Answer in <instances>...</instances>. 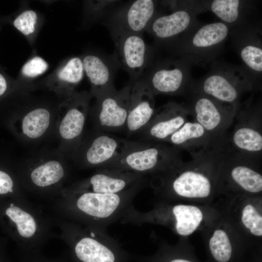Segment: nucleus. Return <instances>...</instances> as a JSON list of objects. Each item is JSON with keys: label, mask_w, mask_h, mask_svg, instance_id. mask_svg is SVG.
<instances>
[{"label": "nucleus", "mask_w": 262, "mask_h": 262, "mask_svg": "<svg viewBox=\"0 0 262 262\" xmlns=\"http://www.w3.org/2000/svg\"><path fill=\"white\" fill-rule=\"evenodd\" d=\"M203 77L192 80L189 93L202 94L238 110L245 93L259 90L253 78L243 66L216 60Z\"/></svg>", "instance_id": "f257e3e1"}, {"label": "nucleus", "mask_w": 262, "mask_h": 262, "mask_svg": "<svg viewBox=\"0 0 262 262\" xmlns=\"http://www.w3.org/2000/svg\"><path fill=\"white\" fill-rule=\"evenodd\" d=\"M229 31V28L221 21H199L166 49L191 66H210L221 54Z\"/></svg>", "instance_id": "f03ea898"}, {"label": "nucleus", "mask_w": 262, "mask_h": 262, "mask_svg": "<svg viewBox=\"0 0 262 262\" xmlns=\"http://www.w3.org/2000/svg\"><path fill=\"white\" fill-rule=\"evenodd\" d=\"M180 151L165 142L129 140L122 154L101 168L144 175L162 173L182 161Z\"/></svg>", "instance_id": "7ed1b4c3"}, {"label": "nucleus", "mask_w": 262, "mask_h": 262, "mask_svg": "<svg viewBox=\"0 0 262 262\" xmlns=\"http://www.w3.org/2000/svg\"><path fill=\"white\" fill-rule=\"evenodd\" d=\"M162 5L171 12L158 11L145 31L153 37L157 46L165 48L197 24L200 21L197 15L205 12L202 0H165Z\"/></svg>", "instance_id": "20e7f679"}, {"label": "nucleus", "mask_w": 262, "mask_h": 262, "mask_svg": "<svg viewBox=\"0 0 262 262\" xmlns=\"http://www.w3.org/2000/svg\"><path fill=\"white\" fill-rule=\"evenodd\" d=\"M191 70V66L179 58L157 60L137 81L154 96L187 95L193 80Z\"/></svg>", "instance_id": "39448f33"}, {"label": "nucleus", "mask_w": 262, "mask_h": 262, "mask_svg": "<svg viewBox=\"0 0 262 262\" xmlns=\"http://www.w3.org/2000/svg\"><path fill=\"white\" fill-rule=\"evenodd\" d=\"M186 105L194 121L199 124L214 139L226 142L227 131L239 110L205 95L189 93Z\"/></svg>", "instance_id": "423d86ee"}, {"label": "nucleus", "mask_w": 262, "mask_h": 262, "mask_svg": "<svg viewBox=\"0 0 262 262\" xmlns=\"http://www.w3.org/2000/svg\"><path fill=\"white\" fill-rule=\"evenodd\" d=\"M145 183L118 194L83 191L77 199V208L87 216L102 223L104 227L118 218L122 219L132 206L133 197L142 189Z\"/></svg>", "instance_id": "0eeeda50"}, {"label": "nucleus", "mask_w": 262, "mask_h": 262, "mask_svg": "<svg viewBox=\"0 0 262 262\" xmlns=\"http://www.w3.org/2000/svg\"><path fill=\"white\" fill-rule=\"evenodd\" d=\"M262 102H248L238 111V121L228 143L235 151L259 159L262 153Z\"/></svg>", "instance_id": "6e6552de"}, {"label": "nucleus", "mask_w": 262, "mask_h": 262, "mask_svg": "<svg viewBox=\"0 0 262 262\" xmlns=\"http://www.w3.org/2000/svg\"><path fill=\"white\" fill-rule=\"evenodd\" d=\"M113 54L119 67L129 75L131 82L139 80L155 60L156 49L148 45L143 34H124L112 36Z\"/></svg>", "instance_id": "1a4fd4ad"}, {"label": "nucleus", "mask_w": 262, "mask_h": 262, "mask_svg": "<svg viewBox=\"0 0 262 262\" xmlns=\"http://www.w3.org/2000/svg\"><path fill=\"white\" fill-rule=\"evenodd\" d=\"M158 2L136 0L115 7L103 18L112 36L124 34H143L158 12Z\"/></svg>", "instance_id": "9d476101"}, {"label": "nucleus", "mask_w": 262, "mask_h": 262, "mask_svg": "<svg viewBox=\"0 0 262 262\" xmlns=\"http://www.w3.org/2000/svg\"><path fill=\"white\" fill-rule=\"evenodd\" d=\"M229 36L233 48L260 90L262 74V30L261 21L250 22L230 29Z\"/></svg>", "instance_id": "9b49d317"}, {"label": "nucleus", "mask_w": 262, "mask_h": 262, "mask_svg": "<svg viewBox=\"0 0 262 262\" xmlns=\"http://www.w3.org/2000/svg\"><path fill=\"white\" fill-rule=\"evenodd\" d=\"M131 83L96 98L93 115L97 131L125 130L128 115Z\"/></svg>", "instance_id": "f8f14e48"}, {"label": "nucleus", "mask_w": 262, "mask_h": 262, "mask_svg": "<svg viewBox=\"0 0 262 262\" xmlns=\"http://www.w3.org/2000/svg\"><path fill=\"white\" fill-rule=\"evenodd\" d=\"M189 115L186 105L169 101L156 108L148 124L136 134L138 140L165 142L188 121Z\"/></svg>", "instance_id": "ddd939ff"}, {"label": "nucleus", "mask_w": 262, "mask_h": 262, "mask_svg": "<svg viewBox=\"0 0 262 262\" xmlns=\"http://www.w3.org/2000/svg\"><path fill=\"white\" fill-rule=\"evenodd\" d=\"M129 142L108 132L97 131L85 144L80 145L75 153L83 164L99 168L119 157Z\"/></svg>", "instance_id": "4468645a"}, {"label": "nucleus", "mask_w": 262, "mask_h": 262, "mask_svg": "<svg viewBox=\"0 0 262 262\" xmlns=\"http://www.w3.org/2000/svg\"><path fill=\"white\" fill-rule=\"evenodd\" d=\"M89 99V96L85 94H71L66 102L65 113L60 119L59 134L75 153L81 144Z\"/></svg>", "instance_id": "2eb2a0df"}, {"label": "nucleus", "mask_w": 262, "mask_h": 262, "mask_svg": "<svg viewBox=\"0 0 262 262\" xmlns=\"http://www.w3.org/2000/svg\"><path fill=\"white\" fill-rule=\"evenodd\" d=\"M260 160L232 150L229 146L224 154L222 164L228 170L232 182L250 193L262 191V176L254 168Z\"/></svg>", "instance_id": "dca6fc26"}, {"label": "nucleus", "mask_w": 262, "mask_h": 262, "mask_svg": "<svg viewBox=\"0 0 262 262\" xmlns=\"http://www.w3.org/2000/svg\"><path fill=\"white\" fill-rule=\"evenodd\" d=\"M82 59L84 72L91 85V93L96 98L116 90L114 80L119 66L114 55L89 53Z\"/></svg>", "instance_id": "f3484780"}, {"label": "nucleus", "mask_w": 262, "mask_h": 262, "mask_svg": "<svg viewBox=\"0 0 262 262\" xmlns=\"http://www.w3.org/2000/svg\"><path fill=\"white\" fill-rule=\"evenodd\" d=\"M145 175L132 172L99 168L85 182V192L118 194L146 182Z\"/></svg>", "instance_id": "a211bd4d"}, {"label": "nucleus", "mask_w": 262, "mask_h": 262, "mask_svg": "<svg viewBox=\"0 0 262 262\" xmlns=\"http://www.w3.org/2000/svg\"><path fill=\"white\" fill-rule=\"evenodd\" d=\"M130 82L131 92L125 129L129 135L136 134L143 129L150 122L156 110L154 96L139 82Z\"/></svg>", "instance_id": "6ab92c4d"}, {"label": "nucleus", "mask_w": 262, "mask_h": 262, "mask_svg": "<svg viewBox=\"0 0 262 262\" xmlns=\"http://www.w3.org/2000/svg\"><path fill=\"white\" fill-rule=\"evenodd\" d=\"M257 1L246 0H204L205 12L210 11L229 29L245 25L256 19Z\"/></svg>", "instance_id": "aec40b11"}, {"label": "nucleus", "mask_w": 262, "mask_h": 262, "mask_svg": "<svg viewBox=\"0 0 262 262\" xmlns=\"http://www.w3.org/2000/svg\"><path fill=\"white\" fill-rule=\"evenodd\" d=\"M214 139L204 129L195 121L185 122L165 142L191 155L227 144Z\"/></svg>", "instance_id": "412c9836"}, {"label": "nucleus", "mask_w": 262, "mask_h": 262, "mask_svg": "<svg viewBox=\"0 0 262 262\" xmlns=\"http://www.w3.org/2000/svg\"><path fill=\"white\" fill-rule=\"evenodd\" d=\"M84 237L77 243L75 252L82 262H115V255L105 242L109 239L104 234L101 238Z\"/></svg>", "instance_id": "4be33fe9"}, {"label": "nucleus", "mask_w": 262, "mask_h": 262, "mask_svg": "<svg viewBox=\"0 0 262 262\" xmlns=\"http://www.w3.org/2000/svg\"><path fill=\"white\" fill-rule=\"evenodd\" d=\"M175 219V229L180 235L193 233L203 219V214L198 207L188 205H177L172 209Z\"/></svg>", "instance_id": "5701e85b"}, {"label": "nucleus", "mask_w": 262, "mask_h": 262, "mask_svg": "<svg viewBox=\"0 0 262 262\" xmlns=\"http://www.w3.org/2000/svg\"><path fill=\"white\" fill-rule=\"evenodd\" d=\"M50 114L44 108H35L23 117L21 122L22 133L26 137L36 139L42 136L49 128Z\"/></svg>", "instance_id": "b1692460"}, {"label": "nucleus", "mask_w": 262, "mask_h": 262, "mask_svg": "<svg viewBox=\"0 0 262 262\" xmlns=\"http://www.w3.org/2000/svg\"><path fill=\"white\" fill-rule=\"evenodd\" d=\"M65 171L62 164L56 160H49L36 167L32 171L33 182L39 187L54 184L64 177Z\"/></svg>", "instance_id": "393cba45"}, {"label": "nucleus", "mask_w": 262, "mask_h": 262, "mask_svg": "<svg viewBox=\"0 0 262 262\" xmlns=\"http://www.w3.org/2000/svg\"><path fill=\"white\" fill-rule=\"evenodd\" d=\"M5 208L4 215L15 224L19 234L24 238L32 237L36 230L33 217L19 207L11 203Z\"/></svg>", "instance_id": "a878e982"}, {"label": "nucleus", "mask_w": 262, "mask_h": 262, "mask_svg": "<svg viewBox=\"0 0 262 262\" xmlns=\"http://www.w3.org/2000/svg\"><path fill=\"white\" fill-rule=\"evenodd\" d=\"M84 68L82 59L78 57L70 59L58 73L59 79L64 83L72 94L73 87L82 80Z\"/></svg>", "instance_id": "bb28decb"}, {"label": "nucleus", "mask_w": 262, "mask_h": 262, "mask_svg": "<svg viewBox=\"0 0 262 262\" xmlns=\"http://www.w3.org/2000/svg\"><path fill=\"white\" fill-rule=\"evenodd\" d=\"M209 247L214 259L218 262H227L230 258L232 246L227 233L215 230L209 241Z\"/></svg>", "instance_id": "cd10ccee"}, {"label": "nucleus", "mask_w": 262, "mask_h": 262, "mask_svg": "<svg viewBox=\"0 0 262 262\" xmlns=\"http://www.w3.org/2000/svg\"><path fill=\"white\" fill-rule=\"evenodd\" d=\"M242 222L244 226L255 236L262 235V217L251 204H247L242 210Z\"/></svg>", "instance_id": "c85d7f7f"}, {"label": "nucleus", "mask_w": 262, "mask_h": 262, "mask_svg": "<svg viewBox=\"0 0 262 262\" xmlns=\"http://www.w3.org/2000/svg\"><path fill=\"white\" fill-rule=\"evenodd\" d=\"M37 16L35 12L28 10L23 12L14 21V26L25 35L34 32Z\"/></svg>", "instance_id": "c756f323"}, {"label": "nucleus", "mask_w": 262, "mask_h": 262, "mask_svg": "<svg viewBox=\"0 0 262 262\" xmlns=\"http://www.w3.org/2000/svg\"><path fill=\"white\" fill-rule=\"evenodd\" d=\"M48 64L42 58L35 56L23 66L22 74L26 77L34 78L44 73L48 68Z\"/></svg>", "instance_id": "7c9ffc66"}, {"label": "nucleus", "mask_w": 262, "mask_h": 262, "mask_svg": "<svg viewBox=\"0 0 262 262\" xmlns=\"http://www.w3.org/2000/svg\"><path fill=\"white\" fill-rule=\"evenodd\" d=\"M14 182L6 172L0 170V195H5L13 191Z\"/></svg>", "instance_id": "2f4dec72"}, {"label": "nucleus", "mask_w": 262, "mask_h": 262, "mask_svg": "<svg viewBox=\"0 0 262 262\" xmlns=\"http://www.w3.org/2000/svg\"><path fill=\"white\" fill-rule=\"evenodd\" d=\"M7 88V83L5 79L0 74V96L2 95Z\"/></svg>", "instance_id": "473e14b6"}, {"label": "nucleus", "mask_w": 262, "mask_h": 262, "mask_svg": "<svg viewBox=\"0 0 262 262\" xmlns=\"http://www.w3.org/2000/svg\"><path fill=\"white\" fill-rule=\"evenodd\" d=\"M170 262H191L189 261H187L183 259H175L171 261Z\"/></svg>", "instance_id": "72a5a7b5"}]
</instances>
